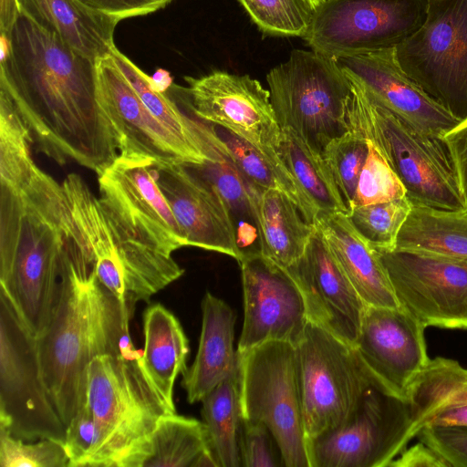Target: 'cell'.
Masks as SVG:
<instances>
[{
  "instance_id": "45",
  "label": "cell",
  "mask_w": 467,
  "mask_h": 467,
  "mask_svg": "<svg viewBox=\"0 0 467 467\" xmlns=\"http://www.w3.org/2000/svg\"><path fill=\"white\" fill-rule=\"evenodd\" d=\"M441 137L453 158L467 202V118Z\"/></svg>"
},
{
  "instance_id": "27",
  "label": "cell",
  "mask_w": 467,
  "mask_h": 467,
  "mask_svg": "<svg viewBox=\"0 0 467 467\" xmlns=\"http://www.w3.org/2000/svg\"><path fill=\"white\" fill-rule=\"evenodd\" d=\"M20 14L96 62L110 54L119 20L78 0H16Z\"/></svg>"
},
{
  "instance_id": "40",
  "label": "cell",
  "mask_w": 467,
  "mask_h": 467,
  "mask_svg": "<svg viewBox=\"0 0 467 467\" xmlns=\"http://www.w3.org/2000/svg\"><path fill=\"white\" fill-rule=\"evenodd\" d=\"M366 140L368 152L358 179L352 209L406 196V189L399 177L376 146L369 140Z\"/></svg>"
},
{
  "instance_id": "9",
  "label": "cell",
  "mask_w": 467,
  "mask_h": 467,
  "mask_svg": "<svg viewBox=\"0 0 467 467\" xmlns=\"http://www.w3.org/2000/svg\"><path fill=\"white\" fill-rule=\"evenodd\" d=\"M296 353L307 440L340 423L368 389L381 383L354 346L310 320Z\"/></svg>"
},
{
  "instance_id": "1",
  "label": "cell",
  "mask_w": 467,
  "mask_h": 467,
  "mask_svg": "<svg viewBox=\"0 0 467 467\" xmlns=\"http://www.w3.org/2000/svg\"><path fill=\"white\" fill-rule=\"evenodd\" d=\"M7 95L36 150L58 164L73 161L97 174L119 155L98 96L96 62L20 14L1 59Z\"/></svg>"
},
{
  "instance_id": "26",
  "label": "cell",
  "mask_w": 467,
  "mask_h": 467,
  "mask_svg": "<svg viewBox=\"0 0 467 467\" xmlns=\"http://www.w3.org/2000/svg\"><path fill=\"white\" fill-rule=\"evenodd\" d=\"M414 437L427 426H467V369L456 360L430 359L406 397Z\"/></svg>"
},
{
  "instance_id": "39",
  "label": "cell",
  "mask_w": 467,
  "mask_h": 467,
  "mask_svg": "<svg viewBox=\"0 0 467 467\" xmlns=\"http://www.w3.org/2000/svg\"><path fill=\"white\" fill-rule=\"evenodd\" d=\"M68 462L63 441L52 439L24 441L0 427L1 467H67Z\"/></svg>"
},
{
  "instance_id": "29",
  "label": "cell",
  "mask_w": 467,
  "mask_h": 467,
  "mask_svg": "<svg viewBox=\"0 0 467 467\" xmlns=\"http://www.w3.org/2000/svg\"><path fill=\"white\" fill-rule=\"evenodd\" d=\"M261 254L286 269L304 255L316 230L284 192L255 189Z\"/></svg>"
},
{
  "instance_id": "8",
  "label": "cell",
  "mask_w": 467,
  "mask_h": 467,
  "mask_svg": "<svg viewBox=\"0 0 467 467\" xmlns=\"http://www.w3.org/2000/svg\"><path fill=\"white\" fill-rule=\"evenodd\" d=\"M237 353L243 419L269 429L285 466L309 467L296 346L267 341Z\"/></svg>"
},
{
  "instance_id": "47",
  "label": "cell",
  "mask_w": 467,
  "mask_h": 467,
  "mask_svg": "<svg viewBox=\"0 0 467 467\" xmlns=\"http://www.w3.org/2000/svg\"><path fill=\"white\" fill-rule=\"evenodd\" d=\"M154 86L161 91L164 92V90L171 84V78L169 77V73L164 70H158L154 77L151 78Z\"/></svg>"
},
{
  "instance_id": "10",
  "label": "cell",
  "mask_w": 467,
  "mask_h": 467,
  "mask_svg": "<svg viewBox=\"0 0 467 467\" xmlns=\"http://www.w3.org/2000/svg\"><path fill=\"white\" fill-rule=\"evenodd\" d=\"M413 438L407 400L378 383L340 423L307 440L309 467H387Z\"/></svg>"
},
{
  "instance_id": "42",
  "label": "cell",
  "mask_w": 467,
  "mask_h": 467,
  "mask_svg": "<svg viewBox=\"0 0 467 467\" xmlns=\"http://www.w3.org/2000/svg\"><path fill=\"white\" fill-rule=\"evenodd\" d=\"M239 444L242 466H285L273 434L262 422L243 419Z\"/></svg>"
},
{
  "instance_id": "43",
  "label": "cell",
  "mask_w": 467,
  "mask_h": 467,
  "mask_svg": "<svg viewBox=\"0 0 467 467\" xmlns=\"http://www.w3.org/2000/svg\"><path fill=\"white\" fill-rule=\"evenodd\" d=\"M417 437L450 466L467 467V426H427Z\"/></svg>"
},
{
  "instance_id": "13",
  "label": "cell",
  "mask_w": 467,
  "mask_h": 467,
  "mask_svg": "<svg viewBox=\"0 0 467 467\" xmlns=\"http://www.w3.org/2000/svg\"><path fill=\"white\" fill-rule=\"evenodd\" d=\"M430 0H329L304 36L307 46L335 58L397 47L423 25Z\"/></svg>"
},
{
  "instance_id": "19",
  "label": "cell",
  "mask_w": 467,
  "mask_h": 467,
  "mask_svg": "<svg viewBox=\"0 0 467 467\" xmlns=\"http://www.w3.org/2000/svg\"><path fill=\"white\" fill-rule=\"evenodd\" d=\"M425 328L401 306H367L354 347L370 372L405 399L409 386L430 360Z\"/></svg>"
},
{
  "instance_id": "48",
  "label": "cell",
  "mask_w": 467,
  "mask_h": 467,
  "mask_svg": "<svg viewBox=\"0 0 467 467\" xmlns=\"http://www.w3.org/2000/svg\"><path fill=\"white\" fill-rule=\"evenodd\" d=\"M327 1H329V0H310L311 4L315 7V9H317L318 6H320L321 5H323L324 3L327 2Z\"/></svg>"
},
{
  "instance_id": "18",
  "label": "cell",
  "mask_w": 467,
  "mask_h": 467,
  "mask_svg": "<svg viewBox=\"0 0 467 467\" xmlns=\"http://www.w3.org/2000/svg\"><path fill=\"white\" fill-rule=\"evenodd\" d=\"M241 266L244 323L238 352L267 341L296 345L309 321L303 295L289 272L262 254L244 256Z\"/></svg>"
},
{
  "instance_id": "4",
  "label": "cell",
  "mask_w": 467,
  "mask_h": 467,
  "mask_svg": "<svg viewBox=\"0 0 467 467\" xmlns=\"http://www.w3.org/2000/svg\"><path fill=\"white\" fill-rule=\"evenodd\" d=\"M68 244L95 268L100 284L132 313L181 277L184 270L172 254L155 250L123 229L94 195L81 176L62 181Z\"/></svg>"
},
{
  "instance_id": "32",
  "label": "cell",
  "mask_w": 467,
  "mask_h": 467,
  "mask_svg": "<svg viewBox=\"0 0 467 467\" xmlns=\"http://www.w3.org/2000/svg\"><path fill=\"white\" fill-rule=\"evenodd\" d=\"M396 249L433 254L467 263V210L413 205Z\"/></svg>"
},
{
  "instance_id": "7",
  "label": "cell",
  "mask_w": 467,
  "mask_h": 467,
  "mask_svg": "<svg viewBox=\"0 0 467 467\" xmlns=\"http://www.w3.org/2000/svg\"><path fill=\"white\" fill-rule=\"evenodd\" d=\"M134 346L94 358L86 371L84 403L99 430L100 446L92 467H115L118 460L171 413L151 389Z\"/></svg>"
},
{
  "instance_id": "16",
  "label": "cell",
  "mask_w": 467,
  "mask_h": 467,
  "mask_svg": "<svg viewBox=\"0 0 467 467\" xmlns=\"http://www.w3.org/2000/svg\"><path fill=\"white\" fill-rule=\"evenodd\" d=\"M96 72L99 100L116 133L119 155L154 165H198L208 159L152 115L110 54L96 61Z\"/></svg>"
},
{
  "instance_id": "28",
  "label": "cell",
  "mask_w": 467,
  "mask_h": 467,
  "mask_svg": "<svg viewBox=\"0 0 467 467\" xmlns=\"http://www.w3.org/2000/svg\"><path fill=\"white\" fill-rule=\"evenodd\" d=\"M144 347L138 359L151 389L171 413L174 382L186 369L188 339L177 317L161 304L149 306L143 314Z\"/></svg>"
},
{
  "instance_id": "22",
  "label": "cell",
  "mask_w": 467,
  "mask_h": 467,
  "mask_svg": "<svg viewBox=\"0 0 467 467\" xmlns=\"http://www.w3.org/2000/svg\"><path fill=\"white\" fill-rule=\"evenodd\" d=\"M158 185L186 238L187 246L234 257L242 254L231 214L215 187L189 165H154Z\"/></svg>"
},
{
  "instance_id": "3",
  "label": "cell",
  "mask_w": 467,
  "mask_h": 467,
  "mask_svg": "<svg viewBox=\"0 0 467 467\" xmlns=\"http://www.w3.org/2000/svg\"><path fill=\"white\" fill-rule=\"evenodd\" d=\"M131 315L100 284L93 265L66 244L53 316L36 338L42 376L66 427L84 403L90 361L133 347Z\"/></svg>"
},
{
  "instance_id": "37",
  "label": "cell",
  "mask_w": 467,
  "mask_h": 467,
  "mask_svg": "<svg viewBox=\"0 0 467 467\" xmlns=\"http://www.w3.org/2000/svg\"><path fill=\"white\" fill-rule=\"evenodd\" d=\"M265 34L278 36L306 35L315 14L310 0H238Z\"/></svg>"
},
{
  "instance_id": "46",
  "label": "cell",
  "mask_w": 467,
  "mask_h": 467,
  "mask_svg": "<svg viewBox=\"0 0 467 467\" xmlns=\"http://www.w3.org/2000/svg\"><path fill=\"white\" fill-rule=\"evenodd\" d=\"M389 467H450L431 447L420 441L405 448L389 464Z\"/></svg>"
},
{
  "instance_id": "2",
  "label": "cell",
  "mask_w": 467,
  "mask_h": 467,
  "mask_svg": "<svg viewBox=\"0 0 467 467\" xmlns=\"http://www.w3.org/2000/svg\"><path fill=\"white\" fill-rule=\"evenodd\" d=\"M65 254L62 183L36 164L20 182L0 183V293L36 338L50 324Z\"/></svg>"
},
{
  "instance_id": "20",
  "label": "cell",
  "mask_w": 467,
  "mask_h": 467,
  "mask_svg": "<svg viewBox=\"0 0 467 467\" xmlns=\"http://www.w3.org/2000/svg\"><path fill=\"white\" fill-rule=\"evenodd\" d=\"M333 59L373 100L424 133L441 137L461 121L405 73L397 59L396 47Z\"/></svg>"
},
{
  "instance_id": "14",
  "label": "cell",
  "mask_w": 467,
  "mask_h": 467,
  "mask_svg": "<svg viewBox=\"0 0 467 467\" xmlns=\"http://www.w3.org/2000/svg\"><path fill=\"white\" fill-rule=\"evenodd\" d=\"M377 252L400 306L425 327L467 329V263L417 251Z\"/></svg>"
},
{
  "instance_id": "23",
  "label": "cell",
  "mask_w": 467,
  "mask_h": 467,
  "mask_svg": "<svg viewBox=\"0 0 467 467\" xmlns=\"http://www.w3.org/2000/svg\"><path fill=\"white\" fill-rule=\"evenodd\" d=\"M314 223L367 306L400 307L377 250L356 231L346 213H318Z\"/></svg>"
},
{
  "instance_id": "5",
  "label": "cell",
  "mask_w": 467,
  "mask_h": 467,
  "mask_svg": "<svg viewBox=\"0 0 467 467\" xmlns=\"http://www.w3.org/2000/svg\"><path fill=\"white\" fill-rule=\"evenodd\" d=\"M351 85L350 124L376 146L404 185L410 202L465 210L457 169L442 137L424 133L373 100L358 85Z\"/></svg>"
},
{
  "instance_id": "36",
  "label": "cell",
  "mask_w": 467,
  "mask_h": 467,
  "mask_svg": "<svg viewBox=\"0 0 467 467\" xmlns=\"http://www.w3.org/2000/svg\"><path fill=\"white\" fill-rule=\"evenodd\" d=\"M412 203L407 196L384 202L356 206L348 218L356 231L375 249H396L398 235Z\"/></svg>"
},
{
  "instance_id": "33",
  "label": "cell",
  "mask_w": 467,
  "mask_h": 467,
  "mask_svg": "<svg viewBox=\"0 0 467 467\" xmlns=\"http://www.w3.org/2000/svg\"><path fill=\"white\" fill-rule=\"evenodd\" d=\"M202 416L219 467H240L243 421L238 368L202 400Z\"/></svg>"
},
{
  "instance_id": "21",
  "label": "cell",
  "mask_w": 467,
  "mask_h": 467,
  "mask_svg": "<svg viewBox=\"0 0 467 467\" xmlns=\"http://www.w3.org/2000/svg\"><path fill=\"white\" fill-rule=\"evenodd\" d=\"M286 270L303 295L308 319L355 346L367 305L317 226L304 255Z\"/></svg>"
},
{
  "instance_id": "15",
  "label": "cell",
  "mask_w": 467,
  "mask_h": 467,
  "mask_svg": "<svg viewBox=\"0 0 467 467\" xmlns=\"http://www.w3.org/2000/svg\"><path fill=\"white\" fill-rule=\"evenodd\" d=\"M97 175L101 204L128 233L167 254L187 246L158 185L154 163L118 155Z\"/></svg>"
},
{
  "instance_id": "35",
  "label": "cell",
  "mask_w": 467,
  "mask_h": 467,
  "mask_svg": "<svg viewBox=\"0 0 467 467\" xmlns=\"http://www.w3.org/2000/svg\"><path fill=\"white\" fill-rule=\"evenodd\" d=\"M30 133L10 99L0 90V182L16 184L36 163L31 155Z\"/></svg>"
},
{
  "instance_id": "38",
  "label": "cell",
  "mask_w": 467,
  "mask_h": 467,
  "mask_svg": "<svg viewBox=\"0 0 467 467\" xmlns=\"http://www.w3.org/2000/svg\"><path fill=\"white\" fill-rule=\"evenodd\" d=\"M368 152L366 138L352 125L350 130L329 141L322 151V156L333 175L348 213L352 209L358 179Z\"/></svg>"
},
{
  "instance_id": "34",
  "label": "cell",
  "mask_w": 467,
  "mask_h": 467,
  "mask_svg": "<svg viewBox=\"0 0 467 467\" xmlns=\"http://www.w3.org/2000/svg\"><path fill=\"white\" fill-rule=\"evenodd\" d=\"M279 154L318 213L348 209L323 156L290 130H281Z\"/></svg>"
},
{
  "instance_id": "44",
  "label": "cell",
  "mask_w": 467,
  "mask_h": 467,
  "mask_svg": "<svg viewBox=\"0 0 467 467\" xmlns=\"http://www.w3.org/2000/svg\"><path fill=\"white\" fill-rule=\"evenodd\" d=\"M85 5L118 20L155 12L171 0H78Z\"/></svg>"
},
{
  "instance_id": "31",
  "label": "cell",
  "mask_w": 467,
  "mask_h": 467,
  "mask_svg": "<svg viewBox=\"0 0 467 467\" xmlns=\"http://www.w3.org/2000/svg\"><path fill=\"white\" fill-rule=\"evenodd\" d=\"M213 141L214 150L212 158L202 164L187 165L211 182L221 194L235 228L242 259L249 254H261L255 209L256 186L248 182L218 148L213 130Z\"/></svg>"
},
{
  "instance_id": "25",
  "label": "cell",
  "mask_w": 467,
  "mask_h": 467,
  "mask_svg": "<svg viewBox=\"0 0 467 467\" xmlns=\"http://www.w3.org/2000/svg\"><path fill=\"white\" fill-rule=\"evenodd\" d=\"M219 467L203 421L173 414L131 446L115 467Z\"/></svg>"
},
{
  "instance_id": "17",
  "label": "cell",
  "mask_w": 467,
  "mask_h": 467,
  "mask_svg": "<svg viewBox=\"0 0 467 467\" xmlns=\"http://www.w3.org/2000/svg\"><path fill=\"white\" fill-rule=\"evenodd\" d=\"M185 79L188 108L196 118L230 131L263 152L278 150L282 130L270 92L258 80L224 71Z\"/></svg>"
},
{
  "instance_id": "24",
  "label": "cell",
  "mask_w": 467,
  "mask_h": 467,
  "mask_svg": "<svg viewBox=\"0 0 467 467\" xmlns=\"http://www.w3.org/2000/svg\"><path fill=\"white\" fill-rule=\"evenodd\" d=\"M202 331L192 366L182 374L190 403L201 401L239 365L234 350L235 315L222 299L206 292L202 301Z\"/></svg>"
},
{
  "instance_id": "41",
  "label": "cell",
  "mask_w": 467,
  "mask_h": 467,
  "mask_svg": "<svg viewBox=\"0 0 467 467\" xmlns=\"http://www.w3.org/2000/svg\"><path fill=\"white\" fill-rule=\"evenodd\" d=\"M64 445L69 459L67 467H92L99 450L100 435L85 403L67 425Z\"/></svg>"
},
{
  "instance_id": "30",
  "label": "cell",
  "mask_w": 467,
  "mask_h": 467,
  "mask_svg": "<svg viewBox=\"0 0 467 467\" xmlns=\"http://www.w3.org/2000/svg\"><path fill=\"white\" fill-rule=\"evenodd\" d=\"M210 124L216 145L247 182L260 189L284 192L298 206L307 222L315 223L317 210L289 171L278 150L263 152L230 131Z\"/></svg>"
},
{
  "instance_id": "49",
  "label": "cell",
  "mask_w": 467,
  "mask_h": 467,
  "mask_svg": "<svg viewBox=\"0 0 467 467\" xmlns=\"http://www.w3.org/2000/svg\"><path fill=\"white\" fill-rule=\"evenodd\" d=\"M466 210H467V207H466Z\"/></svg>"
},
{
  "instance_id": "11",
  "label": "cell",
  "mask_w": 467,
  "mask_h": 467,
  "mask_svg": "<svg viewBox=\"0 0 467 467\" xmlns=\"http://www.w3.org/2000/svg\"><path fill=\"white\" fill-rule=\"evenodd\" d=\"M0 427L24 441L66 437L42 376L36 337L1 293Z\"/></svg>"
},
{
  "instance_id": "6",
  "label": "cell",
  "mask_w": 467,
  "mask_h": 467,
  "mask_svg": "<svg viewBox=\"0 0 467 467\" xmlns=\"http://www.w3.org/2000/svg\"><path fill=\"white\" fill-rule=\"evenodd\" d=\"M281 130H290L322 154L326 145L351 129L352 85L335 59L295 49L266 75Z\"/></svg>"
},
{
  "instance_id": "12",
  "label": "cell",
  "mask_w": 467,
  "mask_h": 467,
  "mask_svg": "<svg viewBox=\"0 0 467 467\" xmlns=\"http://www.w3.org/2000/svg\"><path fill=\"white\" fill-rule=\"evenodd\" d=\"M396 56L434 101L459 120L467 118V0H430L423 25Z\"/></svg>"
}]
</instances>
